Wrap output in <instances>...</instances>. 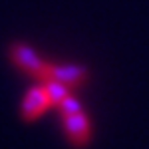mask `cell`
<instances>
[{
  "mask_svg": "<svg viewBox=\"0 0 149 149\" xmlns=\"http://www.w3.org/2000/svg\"><path fill=\"white\" fill-rule=\"evenodd\" d=\"M10 54H12V60H14L22 70H26L28 74H32V76H36V78H40L42 81H54L56 66H48V64H44V62L36 56L30 48L14 46Z\"/></svg>",
  "mask_w": 149,
  "mask_h": 149,
  "instance_id": "6da1fadb",
  "label": "cell"
},
{
  "mask_svg": "<svg viewBox=\"0 0 149 149\" xmlns=\"http://www.w3.org/2000/svg\"><path fill=\"white\" fill-rule=\"evenodd\" d=\"M62 117H64V129H66L70 143L74 147L86 145L90 141V121L84 115V111L78 109V111H72V113H64Z\"/></svg>",
  "mask_w": 149,
  "mask_h": 149,
  "instance_id": "7a4b0ae2",
  "label": "cell"
},
{
  "mask_svg": "<svg viewBox=\"0 0 149 149\" xmlns=\"http://www.w3.org/2000/svg\"><path fill=\"white\" fill-rule=\"evenodd\" d=\"M50 105H52V102H50V97H48L44 86L30 90V92L26 93L24 102H22V111H20V113H22V119L24 121H34L36 117L42 115Z\"/></svg>",
  "mask_w": 149,
  "mask_h": 149,
  "instance_id": "3957f363",
  "label": "cell"
}]
</instances>
